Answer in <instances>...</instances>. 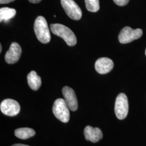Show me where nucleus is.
<instances>
[{
    "mask_svg": "<svg viewBox=\"0 0 146 146\" xmlns=\"http://www.w3.org/2000/svg\"><path fill=\"white\" fill-rule=\"evenodd\" d=\"M68 106L64 100L58 99L54 103L52 107L53 114L58 120L63 123L68 122L70 119V113Z\"/></svg>",
    "mask_w": 146,
    "mask_h": 146,
    "instance_id": "nucleus-3",
    "label": "nucleus"
},
{
    "mask_svg": "<svg viewBox=\"0 0 146 146\" xmlns=\"http://www.w3.org/2000/svg\"><path fill=\"white\" fill-rule=\"evenodd\" d=\"M61 3L66 13L70 19L74 20L81 19V9L74 0H61Z\"/></svg>",
    "mask_w": 146,
    "mask_h": 146,
    "instance_id": "nucleus-5",
    "label": "nucleus"
},
{
    "mask_svg": "<svg viewBox=\"0 0 146 146\" xmlns=\"http://www.w3.org/2000/svg\"><path fill=\"white\" fill-rule=\"evenodd\" d=\"M116 5L119 6H124L127 5L129 0H113Z\"/></svg>",
    "mask_w": 146,
    "mask_h": 146,
    "instance_id": "nucleus-16",
    "label": "nucleus"
},
{
    "mask_svg": "<svg viewBox=\"0 0 146 146\" xmlns=\"http://www.w3.org/2000/svg\"><path fill=\"white\" fill-rule=\"evenodd\" d=\"M129 110L128 100L124 93L119 94L116 99L115 104V113L119 120H123L127 117Z\"/></svg>",
    "mask_w": 146,
    "mask_h": 146,
    "instance_id": "nucleus-4",
    "label": "nucleus"
},
{
    "mask_svg": "<svg viewBox=\"0 0 146 146\" xmlns=\"http://www.w3.org/2000/svg\"><path fill=\"white\" fill-rule=\"evenodd\" d=\"M34 29L37 39L42 43H47L50 41V33L46 19L39 16L34 22Z\"/></svg>",
    "mask_w": 146,
    "mask_h": 146,
    "instance_id": "nucleus-2",
    "label": "nucleus"
},
{
    "mask_svg": "<svg viewBox=\"0 0 146 146\" xmlns=\"http://www.w3.org/2000/svg\"><path fill=\"white\" fill-rule=\"evenodd\" d=\"M113 61L109 58H100L95 63V70L98 73L101 74L109 73L113 69Z\"/></svg>",
    "mask_w": 146,
    "mask_h": 146,
    "instance_id": "nucleus-10",
    "label": "nucleus"
},
{
    "mask_svg": "<svg viewBox=\"0 0 146 146\" xmlns=\"http://www.w3.org/2000/svg\"><path fill=\"white\" fill-rule=\"evenodd\" d=\"M0 109L5 115L14 116L17 115L20 111V106L14 100L7 99L4 100L0 104Z\"/></svg>",
    "mask_w": 146,
    "mask_h": 146,
    "instance_id": "nucleus-7",
    "label": "nucleus"
},
{
    "mask_svg": "<svg viewBox=\"0 0 146 146\" xmlns=\"http://www.w3.org/2000/svg\"><path fill=\"white\" fill-rule=\"evenodd\" d=\"M11 146H29L26 145H23V144H20V143H17V144H15Z\"/></svg>",
    "mask_w": 146,
    "mask_h": 146,
    "instance_id": "nucleus-19",
    "label": "nucleus"
},
{
    "mask_svg": "<svg viewBox=\"0 0 146 146\" xmlns=\"http://www.w3.org/2000/svg\"><path fill=\"white\" fill-rule=\"evenodd\" d=\"M29 1L33 3H38L41 1V0H29Z\"/></svg>",
    "mask_w": 146,
    "mask_h": 146,
    "instance_id": "nucleus-18",
    "label": "nucleus"
},
{
    "mask_svg": "<svg viewBox=\"0 0 146 146\" xmlns=\"http://www.w3.org/2000/svg\"><path fill=\"white\" fill-rule=\"evenodd\" d=\"M86 9L90 12L95 13L100 9L99 0H84Z\"/></svg>",
    "mask_w": 146,
    "mask_h": 146,
    "instance_id": "nucleus-15",
    "label": "nucleus"
},
{
    "mask_svg": "<svg viewBox=\"0 0 146 146\" xmlns=\"http://www.w3.org/2000/svg\"><path fill=\"white\" fill-rule=\"evenodd\" d=\"M2 52V45L0 44V52Z\"/></svg>",
    "mask_w": 146,
    "mask_h": 146,
    "instance_id": "nucleus-20",
    "label": "nucleus"
},
{
    "mask_svg": "<svg viewBox=\"0 0 146 146\" xmlns=\"http://www.w3.org/2000/svg\"><path fill=\"white\" fill-rule=\"evenodd\" d=\"M145 54H146V51H145Z\"/></svg>",
    "mask_w": 146,
    "mask_h": 146,
    "instance_id": "nucleus-21",
    "label": "nucleus"
},
{
    "mask_svg": "<svg viewBox=\"0 0 146 146\" xmlns=\"http://www.w3.org/2000/svg\"><path fill=\"white\" fill-rule=\"evenodd\" d=\"M27 81L30 88L34 90H38L42 84L41 78L35 71H31L28 75Z\"/></svg>",
    "mask_w": 146,
    "mask_h": 146,
    "instance_id": "nucleus-12",
    "label": "nucleus"
},
{
    "mask_svg": "<svg viewBox=\"0 0 146 146\" xmlns=\"http://www.w3.org/2000/svg\"><path fill=\"white\" fill-rule=\"evenodd\" d=\"M50 29L54 35L63 38L69 46H74L76 44V37L67 27L59 23L52 24Z\"/></svg>",
    "mask_w": 146,
    "mask_h": 146,
    "instance_id": "nucleus-1",
    "label": "nucleus"
},
{
    "mask_svg": "<svg viewBox=\"0 0 146 146\" xmlns=\"http://www.w3.org/2000/svg\"><path fill=\"white\" fill-rule=\"evenodd\" d=\"M35 131L30 128H20L15 131V135L22 140H25L35 135Z\"/></svg>",
    "mask_w": 146,
    "mask_h": 146,
    "instance_id": "nucleus-13",
    "label": "nucleus"
},
{
    "mask_svg": "<svg viewBox=\"0 0 146 146\" xmlns=\"http://www.w3.org/2000/svg\"><path fill=\"white\" fill-rule=\"evenodd\" d=\"M22 49L20 46L16 42L11 43L10 48L5 55V60L8 64L17 62L21 56Z\"/></svg>",
    "mask_w": 146,
    "mask_h": 146,
    "instance_id": "nucleus-9",
    "label": "nucleus"
},
{
    "mask_svg": "<svg viewBox=\"0 0 146 146\" xmlns=\"http://www.w3.org/2000/svg\"><path fill=\"white\" fill-rule=\"evenodd\" d=\"M142 35V31L141 29H133L129 27H125L120 31L119 40L121 43L125 44L140 38Z\"/></svg>",
    "mask_w": 146,
    "mask_h": 146,
    "instance_id": "nucleus-6",
    "label": "nucleus"
},
{
    "mask_svg": "<svg viewBox=\"0 0 146 146\" xmlns=\"http://www.w3.org/2000/svg\"><path fill=\"white\" fill-rule=\"evenodd\" d=\"M15 0H0L1 4H7L11 3V2L14 1Z\"/></svg>",
    "mask_w": 146,
    "mask_h": 146,
    "instance_id": "nucleus-17",
    "label": "nucleus"
},
{
    "mask_svg": "<svg viewBox=\"0 0 146 146\" xmlns=\"http://www.w3.org/2000/svg\"><path fill=\"white\" fill-rule=\"evenodd\" d=\"M15 9L8 7L1 8L0 9V21L7 22L13 18L16 15Z\"/></svg>",
    "mask_w": 146,
    "mask_h": 146,
    "instance_id": "nucleus-14",
    "label": "nucleus"
},
{
    "mask_svg": "<svg viewBox=\"0 0 146 146\" xmlns=\"http://www.w3.org/2000/svg\"><path fill=\"white\" fill-rule=\"evenodd\" d=\"M62 94L64 100L68 106L69 109L73 111L78 110V100L73 89L67 86H65L63 88Z\"/></svg>",
    "mask_w": 146,
    "mask_h": 146,
    "instance_id": "nucleus-8",
    "label": "nucleus"
},
{
    "mask_svg": "<svg viewBox=\"0 0 146 146\" xmlns=\"http://www.w3.org/2000/svg\"><path fill=\"white\" fill-rule=\"evenodd\" d=\"M84 134L87 140L96 143L102 139V132L99 128H93L88 125L84 130Z\"/></svg>",
    "mask_w": 146,
    "mask_h": 146,
    "instance_id": "nucleus-11",
    "label": "nucleus"
}]
</instances>
